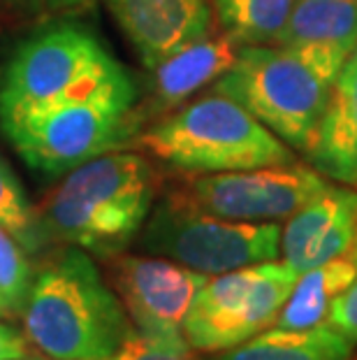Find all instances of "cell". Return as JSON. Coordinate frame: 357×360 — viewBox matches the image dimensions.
I'll list each match as a JSON object with an SVG mask.
<instances>
[{
    "instance_id": "cell-1",
    "label": "cell",
    "mask_w": 357,
    "mask_h": 360,
    "mask_svg": "<svg viewBox=\"0 0 357 360\" xmlns=\"http://www.w3.org/2000/svg\"><path fill=\"white\" fill-rule=\"evenodd\" d=\"M137 101L130 70L72 17L40 21L0 65V130L44 177L133 144Z\"/></svg>"
},
{
    "instance_id": "cell-2",
    "label": "cell",
    "mask_w": 357,
    "mask_h": 360,
    "mask_svg": "<svg viewBox=\"0 0 357 360\" xmlns=\"http://www.w3.org/2000/svg\"><path fill=\"white\" fill-rule=\"evenodd\" d=\"M158 170L133 151H107L74 167L37 207L47 247L67 244L102 260L137 240L158 193Z\"/></svg>"
},
{
    "instance_id": "cell-3",
    "label": "cell",
    "mask_w": 357,
    "mask_h": 360,
    "mask_svg": "<svg viewBox=\"0 0 357 360\" xmlns=\"http://www.w3.org/2000/svg\"><path fill=\"white\" fill-rule=\"evenodd\" d=\"M21 321L26 340L51 360H102L135 333L123 302L79 247L40 267Z\"/></svg>"
},
{
    "instance_id": "cell-4",
    "label": "cell",
    "mask_w": 357,
    "mask_h": 360,
    "mask_svg": "<svg viewBox=\"0 0 357 360\" xmlns=\"http://www.w3.org/2000/svg\"><path fill=\"white\" fill-rule=\"evenodd\" d=\"M346 53L318 44H250L211 84L253 114L288 147H311Z\"/></svg>"
},
{
    "instance_id": "cell-5",
    "label": "cell",
    "mask_w": 357,
    "mask_h": 360,
    "mask_svg": "<svg viewBox=\"0 0 357 360\" xmlns=\"http://www.w3.org/2000/svg\"><path fill=\"white\" fill-rule=\"evenodd\" d=\"M135 144L184 174H214L297 163L292 149L246 107L209 89L165 114Z\"/></svg>"
},
{
    "instance_id": "cell-6",
    "label": "cell",
    "mask_w": 357,
    "mask_h": 360,
    "mask_svg": "<svg viewBox=\"0 0 357 360\" xmlns=\"http://www.w3.org/2000/svg\"><path fill=\"white\" fill-rule=\"evenodd\" d=\"M137 247L149 256L170 258L211 277L276 260L281 254V228L278 224L214 217L197 210L174 188L149 214L137 235Z\"/></svg>"
},
{
    "instance_id": "cell-7",
    "label": "cell",
    "mask_w": 357,
    "mask_h": 360,
    "mask_svg": "<svg viewBox=\"0 0 357 360\" xmlns=\"http://www.w3.org/2000/svg\"><path fill=\"white\" fill-rule=\"evenodd\" d=\"M299 274L267 260L216 274L197 293L184 321V337L200 354H220L274 326Z\"/></svg>"
},
{
    "instance_id": "cell-8",
    "label": "cell",
    "mask_w": 357,
    "mask_h": 360,
    "mask_svg": "<svg viewBox=\"0 0 357 360\" xmlns=\"http://www.w3.org/2000/svg\"><path fill=\"white\" fill-rule=\"evenodd\" d=\"M328 188V177L316 167L288 163L237 172L195 174L177 191L197 210L214 217L248 224H276L290 219Z\"/></svg>"
},
{
    "instance_id": "cell-9",
    "label": "cell",
    "mask_w": 357,
    "mask_h": 360,
    "mask_svg": "<svg viewBox=\"0 0 357 360\" xmlns=\"http://www.w3.org/2000/svg\"><path fill=\"white\" fill-rule=\"evenodd\" d=\"M109 277L135 330L158 342H186L184 321L207 274L161 256H126L107 260Z\"/></svg>"
},
{
    "instance_id": "cell-10",
    "label": "cell",
    "mask_w": 357,
    "mask_h": 360,
    "mask_svg": "<svg viewBox=\"0 0 357 360\" xmlns=\"http://www.w3.org/2000/svg\"><path fill=\"white\" fill-rule=\"evenodd\" d=\"M105 5L147 70L214 30L209 0H105Z\"/></svg>"
},
{
    "instance_id": "cell-11",
    "label": "cell",
    "mask_w": 357,
    "mask_h": 360,
    "mask_svg": "<svg viewBox=\"0 0 357 360\" xmlns=\"http://www.w3.org/2000/svg\"><path fill=\"white\" fill-rule=\"evenodd\" d=\"M355 233L357 191L330 186L288 219L281 231V256L302 274L346 256Z\"/></svg>"
},
{
    "instance_id": "cell-12",
    "label": "cell",
    "mask_w": 357,
    "mask_h": 360,
    "mask_svg": "<svg viewBox=\"0 0 357 360\" xmlns=\"http://www.w3.org/2000/svg\"><path fill=\"white\" fill-rule=\"evenodd\" d=\"M237 51L239 47L227 35H209L149 70V86L140 91L135 107V124L140 133L165 114L186 105L197 96V91L211 86L232 65Z\"/></svg>"
},
{
    "instance_id": "cell-13",
    "label": "cell",
    "mask_w": 357,
    "mask_h": 360,
    "mask_svg": "<svg viewBox=\"0 0 357 360\" xmlns=\"http://www.w3.org/2000/svg\"><path fill=\"white\" fill-rule=\"evenodd\" d=\"M304 156L328 179L357 186V47L332 84L314 142Z\"/></svg>"
},
{
    "instance_id": "cell-14",
    "label": "cell",
    "mask_w": 357,
    "mask_h": 360,
    "mask_svg": "<svg viewBox=\"0 0 357 360\" xmlns=\"http://www.w3.org/2000/svg\"><path fill=\"white\" fill-rule=\"evenodd\" d=\"M355 342L330 323L304 330L267 328L211 360H353Z\"/></svg>"
},
{
    "instance_id": "cell-15",
    "label": "cell",
    "mask_w": 357,
    "mask_h": 360,
    "mask_svg": "<svg viewBox=\"0 0 357 360\" xmlns=\"http://www.w3.org/2000/svg\"><path fill=\"white\" fill-rule=\"evenodd\" d=\"M357 279V265L346 256L302 272L274 321V328L304 330L328 323L332 302Z\"/></svg>"
},
{
    "instance_id": "cell-16",
    "label": "cell",
    "mask_w": 357,
    "mask_h": 360,
    "mask_svg": "<svg viewBox=\"0 0 357 360\" xmlns=\"http://www.w3.org/2000/svg\"><path fill=\"white\" fill-rule=\"evenodd\" d=\"M274 44H318L351 56L357 47V0H297Z\"/></svg>"
},
{
    "instance_id": "cell-17",
    "label": "cell",
    "mask_w": 357,
    "mask_h": 360,
    "mask_svg": "<svg viewBox=\"0 0 357 360\" xmlns=\"http://www.w3.org/2000/svg\"><path fill=\"white\" fill-rule=\"evenodd\" d=\"M297 0H214L220 33L237 47L274 44L290 21Z\"/></svg>"
},
{
    "instance_id": "cell-18",
    "label": "cell",
    "mask_w": 357,
    "mask_h": 360,
    "mask_svg": "<svg viewBox=\"0 0 357 360\" xmlns=\"http://www.w3.org/2000/svg\"><path fill=\"white\" fill-rule=\"evenodd\" d=\"M0 226L24 247L28 254H40L47 249L37 210L30 205L24 184L19 181L17 172L10 163L0 156Z\"/></svg>"
},
{
    "instance_id": "cell-19",
    "label": "cell",
    "mask_w": 357,
    "mask_h": 360,
    "mask_svg": "<svg viewBox=\"0 0 357 360\" xmlns=\"http://www.w3.org/2000/svg\"><path fill=\"white\" fill-rule=\"evenodd\" d=\"M28 251L0 226V311L3 316H21L33 286V267Z\"/></svg>"
},
{
    "instance_id": "cell-20",
    "label": "cell",
    "mask_w": 357,
    "mask_h": 360,
    "mask_svg": "<svg viewBox=\"0 0 357 360\" xmlns=\"http://www.w3.org/2000/svg\"><path fill=\"white\" fill-rule=\"evenodd\" d=\"M102 360H200L188 342H158L135 330L119 351Z\"/></svg>"
},
{
    "instance_id": "cell-21",
    "label": "cell",
    "mask_w": 357,
    "mask_h": 360,
    "mask_svg": "<svg viewBox=\"0 0 357 360\" xmlns=\"http://www.w3.org/2000/svg\"><path fill=\"white\" fill-rule=\"evenodd\" d=\"M5 7L19 19L49 21L88 12L95 0H3Z\"/></svg>"
},
{
    "instance_id": "cell-22",
    "label": "cell",
    "mask_w": 357,
    "mask_h": 360,
    "mask_svg": "<svg viewBox=\"0 0 357 360\" xmlns=\"http://www.w3.org/2000/svg\"><path fill=\"white\" fill-rule=\"evenodd\" d=\"M328 323L344 333L348 340L357 342V279L332 302Z\"/></svg>"
},
{
    "instance_id": "cell-23",
    "label": "cell",
    "mask_w": 357,
    "mask_h": 360,
    "mask_svg": "<svg viewBox=\"0 0 357 360\" xmlns=\"http://www.w3.org/2000/svg\"><path fill=\"white\" fill-rule=\"evenodd\" d=\"M30 354L24 333L10 323H0V360H21Z\"/></svg>"
},
{
    "instance_id": "cell-24",
    "label": "cell",
    "mask_w": 357,
    "mask_h": 360,
    "mask_svg": "<svg viewBox=\"0 0 357 360\" xmlns=\"http://www.w3.org/2000/svg\"><path fill=\"white\" fill-rule=\"evenodd\" d=\"M346 258H348V260H353V263L357 265V233H355V240H353V244H351V249L346 251Z\"/></svg>"
},
{
    "instance_id": "cell-25",
    "label": "cell",
    "mask_w": 357,
    "mask_h": 360,
    "mask_svg": "<svg viewBox=\"0 0 357 360\" xmlns=\"http://www.w3.org/2000/svg\"><path fill=\"white\" fill-rule=\"evenodd\" d=\"M21 360H51V358H49V356L44 358V356H30V354H28L26 358H21Z\"/></svg>"
},
{
    "instance_id": "cell-26",
    "label": "cell",
    "mask_w": 357,
    "mask_h": 360,
    "mask_svg": "<svg viewBox=\"0 0 357 360\" xmlns=\"http://www.w3.org/2000/svg\"><path fill=\"white\" fill-rule=\"evenodd\" d=\"M0 316H3V311H0Z\"/></svg>"
}]
</instances>
